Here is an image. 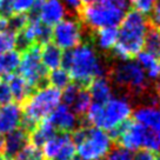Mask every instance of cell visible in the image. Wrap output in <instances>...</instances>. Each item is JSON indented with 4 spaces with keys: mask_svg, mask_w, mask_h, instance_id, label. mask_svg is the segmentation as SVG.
Listing matches in <instances>:
<instances>
[{
    "mask_svg": "<svg viewBox=\"0 0 160 160\" xmlns=\"http://www.w3.org/2000/svg\"><path fill=\"white\" fill-rule=\"evenodd\" d=\"M6 27H7V19L0 15V31L5 30Z\"/></svg>",
    "mask_w": 160,
    "mask_h": 160,
    "instance_id": "obj_37",
    "label": "cell"
},
{
    "mask_svg": "<svg viewBox=\"0 0 160 160\" xmlns=\"http://www.w3.org/2000/svg\"><path fill=\"white\" fill-rule=\"evenodd\" d=\"M72 139L77 155L84 160H101L110 153L113 146L112 134L97 127H78Z\"/></svg>",
    "mask_w": 160,
    "mask_h": 160,
    "instance_id": "obj_6",
    "label": "cell"
},
{
    "mask_svg": "<svg viewBox=\"0 0 160 160\" xmlns=\"http://www.w3.org/2000/svg\"><path fill=\"white\" fill-rule=\"evenodd\" d=\"M20 60H21V52L17 50L0 53V74H13L15 71H18Z\"/></svg>",
    "mask_w": 160,
    "mask_h": 160,
    "instance_id": "obj_25",
    "label": "cell"
},
{
    "mask_svg": "<svg viewBox=\"0 0 160 160\" xmlns=\"http://www.w3.org/2000/svg\"><path fill=\"white\" fill-rule=\"evenodd\" d=\"M62 54H64L62 50L59 48L55 44L47 42L45 45L40 46V59L47 71L61 67Z\"/></svg>",
    "mask_w": 160,
    "mask_h": 160,
    "instance_id": "obj_20",
    "label": "cell"
},
{
    "mask_svg": "<svg viewBox=\"0 0 160 160\" xmlns=\"http://www.w3.org/2000/svg\"><path fill=\"white\" fill-rule=\"evenodd\" d=\"M128 7V0H94L80 10V21L92 31L118 27Z\"/></svg>",
    "mask_w": 160,
    "mask_h": 160,
    "instance_id": "obj_4",
    "label": "cell"
},
{
    "mask_svg": "<svg viewBox=\"0 0 160 160\" xmlns=\"http://www.w3.org/2000/svg\"><path fill=\"white\" fill-rule=\"evenodd\" d=\"M84 25L75 17H66L60 22L53 26L52 40L53 44L61 50H72L82 42Z\"/></svg>",
    "mask_w": 160,
    "mask_h": 160,
    "instance_id": "obj_10",
    "label": "cell"
},
{
    "mask_svg": "<svg viewBox=\"0 0 160 160\" xmlns=\"http://www.w3.org/2000/svg\"><path fill=\"white\" fill-rule=\"evenodd\" d=\"M6 81L10 86L11 93L15 102L18 104H22L25 102L27 98L32 94L33 92V87L26 81L24 78H21L19 74H10L6 75Z\"/></svg>",
    "mask_w": 160,
    "mask_h": 160,
    "instance_id": "obj_19",
    "label": "cell"
},
{
    "mask_svg": "<svg viewBox=\"0 0 160 160\" xmlns=\"http://www.w3.org/2000/svg\"><path fill=\"white\" fill-rule=\"evenodd\" d=\"M94 45L100 51H112L118 41V27H104L94 32Z\"/></svg>",
    "mask_w": 160,
    "mask_h": 160,
    "instance_id": "obj_22",
    "label": "cell"
},
{
    "mask_svg": "<svg viewBox=\"0 0 160 160\" xmlns=\"http://www.w3.org/2000/svg\"><path fill=\"white\" fill-rule=\"evenodd\" d=\"M13 160H42L41 150L32 144H27L13 158Z\"/></svg>",
    "mask_w": 160,
    "mask_h": 160,
    "instance_id": "obj_29",
    "label": "cell"
},
{
    "mask_svg": "<svg viewBox=\"0 0 160 160\" xmlns=\"http://www.w3.org/2000/svg\"><path fill=\"white\" fill-rule=\"evenodd\" d=\"M0 160H6V159H5V157L2 155V153H0Z\"/></svg>",
    "mask_w": 160,
    "mask_h": 160,
    "instance_id": "obj_41",
    "label": "cell"
},
{
    "mask_svg": "<svg viewBox=\"0 0 160 160\" xmlns=\"http://www.w3.org/2000/svg\"><path fill=\"white\" fill-rule=\"evenodd\" d=\"M150 28L145 14L128 11L118 28V41L113 53L119 60H128L138 55L145 47V39Z\"/></svg>",
    "mask_w": 160,
    "mask_h": 160,
    "instance_id": "obj_2",
    "label": "cell"
},
{
    "mask_svg": "<svg viewBox=\"0 0 160 160\" xmlns=\"http://www.w3.org/2000/svg\"><path fill=\"white\" fill-rule=\"evenodd\" d=\"M132 160H159V154L157 152H151V151H138L135 152V155Z\"/></svg>",
    "mask_w": 160,
    "mask_h": 160,
    "instance_id": "obj_34",
    "label": "cell"
},
{
    "mask_svg": "<svg viewBox=\"0 0 160 160\" xmlns=\"http://www.w3.org/2000/svg\"><path fill=\"white\" fill-rule=\"evenodd\" d=\"M157 2L158 0H128V4L133 7V10L141 14L151 13L154 6L157 5Z\"/></svg>",
    "mask_w": 160,
    "mask_h": 160,
    "instance_id": "obj_31",
    "label": "cell"
},
{
    "mask_svg": "<svg viewBox=\"0 0 160 160\" xmlns=\"http://www.w3.org/2000/svg\"><path fill=\"white\" fill-rule=\"evenodd\" d=\"M35 0H4L0 15L8 19L11 15L27 13L33 8Z\"/></svg>",
    "mask_w": 160,
    "mask_h": 160,
    "instance_id": "obj_24",
    "label": "cell"
},
{
    "mask_svg": "<svg viewBox=\"0 0 160 160\" xmlns=\"http://www.w3.org/2000/svg\"><path fill=\"white\" fill-rule=\"evenodd\" d=\"M147 51L160 54V30L155 27H150L145 39V47Z\"/></svg>",
    "mask_w": 160,
    "mask_h": 160,
    "instance_id": "obj_28",
    "label": "cell"
},
{
    "mask_svg": "<svg viewBox=\"0 0 160 160\" xmlns=\"http://www.w3.org/2000/svg\"><path fill=\"white\" fill-rule=\"evenodd\" d=\"M2 5H4V0H0V12H1V8H2Z\"/></svg>",
    "mask_w": 160,
    "mask_h": 160,
    "instance_id": "obj_39",
    "label": "cell"
},
{
    "mask_svg": "<svg viewBox=\"0 0 160 160\" xmlns=\"http://www.w3.org/2000/svg\"><path fill=\"white\" fill-rule=\"evenodd\" d=\"M92 1H94V0H81V2H82V4H85V5L90 4V2H92Z\"/></svg>",
    "mask_w": 160,
    "mask_h": 160,
    "instance_id": "obj_38",
    "label": "cell"
},
{
    "mask_svg": "<svg viewBox=\"0 0 160 160\" xmlns=\"http://www.w3.org/2000/svg\"><path fill=\"white\" fill-rule=\"evenodd\" d=\"M158 104H159V108H160V97H159V99H158Z\"/></svg>",
    "mask_w": 160,
    "mask_h": 160,
    "instance_id": "obj_43",
    "label": "cell"
},
{
    "mask_svg": "<svg viewBox=\"0 0 160 160\" xmlns=\"http://www.w3.org/2000/svg\"><path fill=\"white\" fill-rule=\"evenodd\" d=\"M137 62L144 70L148 80H158L160 78V54L142 50L137 55Z\"/></svg>",
    "mask_w": 160,
    "mask_h": 160,
    "instance_id": "obj_18",
    "label": "cell"
},
{
    "mask_svg": "<svg viewBox=\"0 0 160 160\" xmlns=\"http://www.w3.org/2000/svg\"><path fill=\"white\" fill-rule=\"evenodd\" d=\"M19 75L33 88H39L47 82V70L40 59V46L33 45L22 52L20 60Z\"/></svg>",
    "mask_w": 160,
    "mask_h": 160,
    "instance_id": "obj_9",
    "label": "cell"
},
{
    "mask_svg": "<svg viewBox=\"0 0 160 160\" xmlns=\"http://www.w3.org/2000/svg\"><path fill=\"white\" fill-rule=\"evenodd\" d=\"M13 100L12 93H11V88L6 79H0V106L10 104Z\"/></svg>",
    "mask_w": 160,
    "mask_h": 160,
    "instance_id": "obj_33",
    "label": "cell"
},
{
    "mask_svg": "<svg viewBox=\"0 0 160 160\" xmlns=\"http://www.w3.org/2000/svg\"><path fill=\"white\" fill-rule=\"evenodd\" d=\"M133 154L122 147H118L114 150H111L110 153L106 155L102 160H132Z\"/></svg>",
    "mask_w": 160,
    "mask_h": 160,
    "instance_id": "obj_32",
    "label": "cell"
},
{
    "mask_svg": "<svg viewBox=\"0 0 160 160\" xmlns=\"http://www.w3.org/2000/svg\"><path fill=\"white\" fill-rule=\"evenodd\" d=\"M47 82L52 87H55L58 90H64L66 86L71 84V77L64 67H58L51 71L50 74H47Z\"/></svg>",
    "mask_w": 160,
    "mask_h": 160,
    "instance_id": "obj_26",
    "label": "cell"
},
{
    "mask_svg": "<svg viewBox=\"0 0 160 160\" xmlns=\"http://www.w3.org/2000/svg\"><path fill=\"white\" fill-rule=\"evenodd\" d=\"M115 134L120 147L131 153L142 150L151 152H158L160 150L158 134L135 122L134 120H128L115 132Z\"/></svg>",
    "mask_w": 160,
    "mask_h": 160,
    "instance_id": "obj_7",
    "label": "cell"
},
{
    "mask_svg": "<svg viewBox=\"0 0 160 160\" xmlns=\"http://www.w3.org/2000/svg\"><path fill=\"white\" fill-rule=\"evenodd\" d=\"M67 14L68 11L62 0H35L30 15L38 18L44 25L53 27L65 19Z\"/></svg>",
    "mask_w": 160,
    "mask_h": 160,
    "instance_id": "obj_11",
    "label": "cell"
},
{
    "mask_svg": "<svg viewBox=\"0 0 160 160\" xmlns=\"http://www.w3.org/2000/svg\"><path fill=\"white\" fill-rule=\"evenodd\" d=\"M62 2L66 6L67 11L71 13H74V14L79 13L81 10V6H82L81 0H62Z\"/></svg>",
    "mask_w": 160,
    "mask_h": 160,
    "instance_id": "obj_35",
    "label": "cell"
},
{
    "mask_svg": "<svg viewBox=\"0 0 160 160\" xmlns=\"http://www.w3.org/2000/svg\"><path fill=\"white\" fill-rule=\"evenodd\" d=\"M151 21L153 24V27L160 30V1L157 2L153 11L151 12Z\"/></svg>",
    "mask_w": 160,
    "mask_h": 160,
    "instance_id": "obj_36",
    "label": "cell"
},
{
    "mask_svg": "<svg viewBox=\"0 0 160 160\" xmlns=\"http://www.w3.org/2000/svg\"><path fill=\"white\" fill-rule=\"evenodd\" d=\"M61 102L68 106L77 115H84L88 110L92 99L88 91L81 85L70 84L61 92Z\"/></svg>",
    "mask_w": 160,
    "mask_h": 160,
    "instance_id": "obj_12",
    "label": "cell"
},
{
    "mask_svg": "<svg viewBox=\"0 0 160 160\" xmlns=\"http://www.w3.org/2000/svg\"><path fill=\"white\" fill-rule=\"evenodd\" d=\"M46 119L58 132L71 133L79 127V118L68 106L60 104Z\"/></svg>",
    "mask_w": 160,
    "mask_h": 160,
    "instance_id": "obj_13",
    "label": "cell"
},
{
    "mask_svg": "<svg viewBox=\"0 0 160 160\" xmlns=\"http://www.w3.org/2000/svg\"><path fill=\"white\" fill-rule=\"evenodd\" d=\"M30 142V132L20 127L12 131L11 133L2 137V147L1 153L6 160H13L27 144Z\"/></svg>",
    "mask_w": 160,
    "mask_h": 160,
    "instance_id": "obj_15",
    "label": "cell"
},
{
    "mask_svg": "<svg viewBox=\"0 0 160 160\" xmlns=\"http://www.w3.org/2000/svg\"><path fill=\"white\" fill-rule=\"evenodd\" d=\"M18 33L6 27L5 30L0 31V53H6L17 48Z\"/></svg>",
    "mask_w": 160,
    "mask_h": 160,
    "instance_id": "obj_27",
    "label": "cell"
},
{
    "mask_svg": "<svg viewBox=\"0 0 160 160\" xmlns=\"http://www.w3.org/2000/svg\"><path fill=\"white\" fill-rule=\"evenodd\" d=\"M111 75L115 85L132 93H141L148 86V79L137 60H120L113 67Z\"/></svg>",
    "mask_w": 160,
    "mask_h": 160,
    "instance_id": "obj_8",
    "label": "cell"
},
{
    "mask_svg": "<svg viewBox=\"0 0 160 160\" xmlns=\"http://www.w3.org/2000/svg\"><path fill=\"white\" fill-rule=\"evenodd\" d=\"M28 19H30V15H27V13L11 15L7 19V27L13 30L17 33H19L20 31L26 26V24L28 22Z\"/></svg>",
    "mask_w": 160,
    "mask_h": 160,
    "instance_id": "obj_30",
    "label": "cell"
},
{
    "mask_svg": "<svg viewBox=\"0 0 160 160\" xmlns=\"http://www.w3.org/2000/svg\"><path fill=\"white\" fill-rule=\"evenodd\" d=\"M88 94L93 102H106L113 97V86L104 75L98 77L88 84Z\"/></svg>",
    "mask_w": 160,
    "mask_h": 160,
    "instance_id": "obj_17",
    "label": "cell"
},
{
    "mask_svg": "<svg viewBox=\"0 0 160 160\" xmlns=\"http://www.w3.org/2000/svg\"><path fill=\"white\" fill-rule=\"evenodd\" d=\"M132 115L135 122L157 134L160 133V108L155 104L139 106L133 111Z\"/></svg>",
    "mask_w": 160,
    "mask_h": 160,
    "instance_id": "obj_16",
    "label": "cell"
},
{
    "mask_svg": "<svg viewBox=\"0 0 160 160\" xmlns=\"http://www.w3.org/2000/svg\"><path fill=\"white\" fill-rule=\"evenodd\" d=\"M133 113L131 101L126 97H112L106 102H91L86 118L93 127L115 133L130 120Z\"/></svg>",
    "mask_w": 160,
    "mask_h": 160,
    "instance_id": "obj_3",
    "label": "cell"
},
{
    "mask_svg": "<svg viewBox=\"0 0 160 160\" xmlns=\"http://www.w3.org/2000/svg\"><path fill=\"white\" fill-rule=\"evenodd\" d=\"M22 120V107L18 102L0 106V138L19 128Z\"/></svg>",
    "mask_w": 160,
    "mask_h": 160,
    "instance_id": "obj_14",
    "label": "cell"
},
{
    "mask_svg": "<svg viewBox=\"0 0 160 160\" xmlns=\"http://www.w3.org/2000/svg\"><path fill=\"white\" fill-rule=\"evenodd\" d=\"M24 104L21 127L31 132L61 104V92L46 84L32 92Z\"/></svg>",
    "mask_w": 160,
    "mask_h": 160,
    "instance_id": "obj_5",
    "label": "cell"
},
{
    "mask_svg": "<svg viewBox=\"0 0 160 160\" xmlns=\"http://www.w3.org/2000/svg\"><path fill=\"white\" fill-rule=\"evenodd\" d=\"M158 139H159V144H160V133L158 134Z\"/></svg>",
    "mask_w": 160,
    "mask_h": 160,
    "instance_id": "obj_44",
    "label": "cell"
},
{
    "mask_svg": "<svg viewBox=\"0 0 160 160\" xmlns=\"http://www.w3.org/2000/svg\"><path fill=\"white\" fill-rule=\"evenodd\" d=\"M61 66L67 71L71 79L78 85H88L91 81L105 73V64L94 46L81 42L62 54Z\"/></svg>",
    "mask_w": 160,
    "mask_h": 160,
    "instance_id": "obj_1",
    "label": "cell"
},
{
    "mask_svg": "<svg viewBox=\"0 0 160 160\" xmlns=\"http://www.w3.org/2000/svg\"><path fill=\"white\" fill-rule=\"evenodd\" d=\"M158 90H159V92H160V78L158 79Z\"/></svg>",
    "mask_w": 160,
    "mask_h": 160,
    "instance_id": "obj_42",
    "label": "cell"
},
{
    "mask_svg": "<svg viewBox=\"0 0 160 160\" xmlns=\"http://www.w3.org/2000/svg\"><path fill=\"white\" fill-rule=\"evenodd\" d=\"M55 133H57V131L52 126V124L47 119H44L30 132V141L32 145L40 148Z\"/></svg>",
    "mask_w": 160,
    "mask_h": 160,
    "instance_id": "obj_23",
    "label": "cell"
},
{
    "mask_svg": "<svg viewBox=\"0 0 160 160\" xmlns=\"http://www.w3.org/2000/svg\"><path fill=\"white\" fill-rule=\"evenodd\" d=\"M70 133H55L52 138L46 141L44 145L41 146V154L42 159L45 160H53L58 155L61 148L65 146V144L71 139Z\"/></svg>",
    "mask_w": 160,
    "mask_h": 160,
    "instance_id": "obj_21",
    "label": "cell"
},
{
    "mask_svg": "<svg viewBox=\"0 0 160 160\" xmlns=\"http://www.w3.org/2000/svg\"><path fill=\"white\" fill-rule=\"evenodd\" d=\"M73 160H84V159H81V158H79L78 155H75L74 158H73Z\"/></svg>",
    "mask_w": 160,
    "mask_h": 160,
    "instance_id": "obj_40",
    "label": "cell"
}]
</instances>
